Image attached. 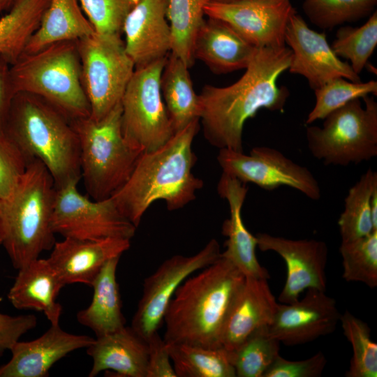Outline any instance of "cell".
<instances>
[{"instance_id": "obj_15", "label": "cell", "mask_w": 377, "mask_h": 377, "mask_svg": "<svg viewBox=\"0 0 377 377\" xmlns=\"http://www.w3.org/2000/svg\"><path fill=\"white\" fill-rule=\"evenodd\" d=\"M284 41L292 51L288 70L290 73L305 77L312 89L337 77L361 81L349 63L342 61L334 53L326 34L311 29L296 11L287 24Z\"/></svg>"}, {"instance_id": "obj_10", "label": "cell", "mask_w": 377, "mask_h": 377, "mask_svg": "<svg viewBox=\"0 0 377 377\" xmlns=\"http://www.w3.org/2000/svg\"><path fill=\"white\" fill-rule=\"evenodd\" d=\"M167 58L135 68L121 100L123 135L142 151L156 149L175 133L161 90Z\"/></svg>"}, {"instance_id": "obj_2", "label": "cell", "mask_w": 377, "mask_h": 377, "mask_svg": "<svg viewBox=\"0 0 377 377\" xmlns=\"http://www.w3.org/2000/svg\"><path fill=\"white\" fill-rule=\"evenodd\" d=\"M200 119L190 123L162 146L140 156L129 178L112 197L115 205L136 228L151 205L163 200L174 211L194 200L204 185L193 168L196 156L192 149Z\"/></svg>"}, {"instance_id": "obj_35", "label": "cell", "mask_w": 377, "mask_h": 377, "mask_svg": "<svg viewBox=\"0 0 377 377\" xmlns=\"http://www.w3.org/2000/svg\"><path fill=\"white\" fill-rule=\"evenodd\" d=\"M343 334L353 348L347 377L377 376V344L371 339L369 325L348 310L341 315Z\"/></svg>"}, {"instance_id": "obj_19", "label": "cell", "mask_w": 377, "mask_h": 377, "mask_svg": "<svg viewBox=\"0 0 377 377\" xmlns=\"http://www.w3.org/2000/svg\"><path fill=\"white\" fill-rule=\"evenodd\" d=\"M94 341L87 335L68 333L59 324L51 325L38 338L13 346L10 360L0 367V377H47L57 361Z\"/></svg>"}, {"instance_id": "obj_30", "label": "cell", "mask_w": 377, "mask_h": 377, "mask_svg": "<svg viewBox=\"0 0 377 377\" xmlns=\"http://www.w3.org/2000/svg\"><path fill=\"white\" fill-rule=\"evenodd\" d=\"M177 377H235L230 351L187 343L168 344Z\"/></svg>"}, {"instance_id": "obj_6", "label": "cell", "mask_w": 377, "mask_h": 377, "mask_svg": "<svg viewBox=\"0 0 377 377\" xmlns=\"http://www.w3.org/2000/svg\"><path fill=\"white\" fill-rule=\"evenodd\" d=\"M10 73L16 93L41 98L70 120L90 116L77 40L60 41L23 53L11 64Z\"/></svg>"}, {"instance_id": "obj_45", "label": "cell", "mask_w": 377, "mask_h": 377, "mask_svg": "<svg viewBox=\"0 0 377 377\" xmlns=\"http://www.w3.org/2000/svg\"><path fill=\"white\" fill-rule=\"evenodd\" d=\"M373 230L377 231V186L374 188L370 200Z\"/></svg>"}, {"instance_id": "obj_23", "label": "cell", "mask_w": 377, "mask_h": 377, "mask_svg": "<svg viewBox=\"0 0 377 377\" xmlns=\"http://www.w3.org/2000/svg\"><path fill=\"white\" fill-rule=\"evenodd\" d=\"M257 49L226 22L208 17L198 32L193 54L213 73L225 74L245 69Z\"/></svg>"}, {"instance_id": "obj_9", "label": "cell", "mask_w": 377, "mask_h": 377, "mask_svg": "<svg viewBox=\"0 0 377 377\" xmlns=\"http://www.w3.org/2000/svg\"><path fill=\"white\" fill-rule=\"evenodd\" d=\"M90 117L99 120L121 103L135 71L119 34L93 33L77 40Z\"/></svg>"}, {"instance_id": "obj_29", "label": "cell", "mask_w": 377, "mask_h": 377, "mask_svg": "<svg viewBox=\"0 0 377 377\" xmlns=\"http://www.w3.org/2000/svg\"><path fill=\"white\" fill-rule=\"evenodd\" d=\"M50 0H17L0 18V55L10 64L24 53Z\"/></svg>"}, {"instance_id": "obj_25", "label": "cell", "mask_w": 377, "mask_h": 377, "mask_svg": "<svg viewBox=\"0 0 377 377\" xmlns=\"http://www.w3.org/2000/svg\"><path fill=\"white\" fill-rule=\"evenodd\" d=\"M64 286L47 258H38L18 269L7 297L15 308L42 311L51 325H58L62 306L57 297Z\"/></svg>"}, {"instance_id": "obj_48", "label": "cell", "mask_w": 377, "mask_h": 377, "mask_svg": "<svg viewBox=\"0 0 377 377\" xmlns=\"http://www.w3.org/2000/svg\"><path fill=\"white\" fill-rule=\"evenodd\" d=\"M209 1H215V2H234V1H244V0H209Z\"/></svg>"}, {"instance_id": "obj_16", "label": "cell", "mask_w": 377, "mask_h": 377, "mask_svg": "<svg viewBox=\"0 0 377 377\" xmlns=\"http://www.w3.org/2000/svg\"><path fill=\"white\" fill-rule=\"evenodd\" d=\"M257 246L263 251H272L285 261L287 277L279 295V301L290 304L299 300L306 289L325 291L326 265L328 249L323 241L317 239H291L257 233Z\"/></svg>"}, {"instance_id": "obj_24", "label": "cell", "mask_w": 377, "mask_h": 377, "mask_svg": "<svg viewBox=\"0 0 377 377\" xmlns=\"http://www.w3.org/2000/svg\"><path fill=\"white\" fill-rule=\"evenodd\" d=\"M87 353L93 362L89 377L109 370L119 376L146 377L148 343L131 327L125 325L117 331L97 337L87 348Z\"/></svg>"}, {"instance_id": "obj_11", "label": "cell", "mask_w": 377, "mask_h": 377, "mask_svg": "<svg viewBox=\"0 0 377 377\" xmlns=\"http://www.w3.org/2000/svg\"><path fill=\"white\" fill-rule=\"evenodd\" d=\"M79 180L56 188L52 229L64 237L100 240L131 239L136 227L119 212L111 198L91 200L77 189Z\"/></svg>"}, {"instance_id": "obj_21", "label": "cell", "mask_w": 377, "mask_h": 377, "mask_svg": "<svg viewBox=\"0 0 377 377\" xmlns=\"http://www.w3.org/2000/svg\"><path fill=\"white\" fill-rule=\"evenodd\" d=\"M217 191L228 201L230 208V217L222 226V234L228 239L225 243L226 249L221 256L230 262L245 277L269 279L268 271L256 257V237L246 229L242 218L248 187L235 177L222 173Z\"/></svg>"}, {"instance_id": "obj_36", "label": "cell", "mask_w": 377, "mask_h": 377, "mask_svg": "<svg viewBox=\"0 0 377 377\" xmlns=\"http://www.w3.org/2000/svg\"><path fill=\"white\" fill-rule=\"evenodd\" d=\"M343 278L361 282L370 288L377 286V231L348 242H341Z\"/></svg>"}, {"instance_id": "obj_14", "label": "cell", "mask_w": 377, "mask_h": 377, "mask_svg": "<svg viewBox=\"0 0 377 377\" xmlns=\"http://www.w3.org/2000/svg\"><path fill=\"white\" fill-rule=\"evenodd\" d=\"M295 12L290 0L208 1L205 15L230 26L257 48L285 46L288 20Z\"/></svg>"}, {"instance_id": "obj_26", "label": "cell", "mask_w": 377, "mask_h": 377, "mask_svg": "<svg viewBox=\"0 0 377 377\" xmlns=\"http://www.w3.org/2000/svg\"><path fill=\"white\" fill-rule=\"evenodd\" d=\"M119 259L115 257L105 264L91 286L94 293L90 304L76 315L77 321L92 330L96 337L126 325L116 274Z\"/></svg>"}, {"instance_id": "obj_37", "label": "cell", "mask_w": 377, "mask_h": 377, "mask_svg": "<svg viewBox=\"0 0 377 377\" xmlns=\"http://www.w3.org/2000/svg\"><path fill=\"white\" fill-rule=\"evenodd\" d=\"M377 0H304L303 10L310 22L322 29L370 15Z\"/></svg>"}, {"instance_id": "obj_34", "label": "cell", "mask_w": 377, "mask_h": 377, "mask_svg": "<svg viewBox=\"0 0 377 377\" xmlns=\"http://www.w3.org/2000/svg\"><path fill=\"white\" fill-rule=\"evenodd\" d=\"M376 45L377 12L375 10L359 27L339 28L331 47L339 58L347 59L354 72L359 75L367 65Z\"/></svg>"}, {"instance_id": "obj_44", "label": "cell", "mask_w": 377, "mask_h": 377, "mask_svg": "<svg viewBox=\"0 0 377 377\" xmlns=\"http://www.w3.org/2000/svg\"><path fill=\"white\" fill-rule=\"evenodd\" d=\"M10 66L0 55V133L4 132L12 103L17 94L11 77Z\"/></svg>"}, {"instance_id": "obj_1", "label": "cell", "mask_w": 377, "mask_h": 377, "mask_svg": "<svg viewBox=\"0 0 377 377\" xmlns=\"http://www.w3.org/2000/svg\"><path fill=\"white\" fill-rule=\"evenodd\" d=\"M292 51L286 46L259 47L235 83L223 87L205 85L200 97V121L209 143L243 152L246 121L260 109L283 112L290 91L277 80L289 68Z\"/></svg>"}, {"instance_id": "obj_17", "label": "cell", "mask_w": 377, "mask_h": 377, "mask_svg": "<svg viewBox=\"0 0 377 377\" xmlns=\"http://www.w3.org/2000/svg\"><path fill=\"white\" fill-rule=\"evenodd\" d=\"M341 315L325 291L309 288L301 300L278 304L267 332L286 346L304 344L332 333Z\"/></svg>"}, {"instance_id": "obj_18", "label": "cell", "mask_w": 377, "mask_h": 377, "mask_svg": "<svg viewBox=\"0 0 377 377\" xmlns=\"http://www.w3.org/2000/svg\"><path fill=\"white\" fill-rule=\"evenodd\" d=\"M131 246V240L108 238L100 240L64 237L55 242L47 258L64 285L92 286L110 259L121 257Z\"/></svg>"}, {"instance_id": "obj_12", "label": "cell", "mask_w": 377, "mask_h": 377, "mask_svg": "<svg viewBox=\"0 0 377 377\" xmlns=\"http://www.w3.org/2000/svg\"><path fill=\"white\" fill-rule=\"evenodd\" d=\"M220 256L219 244L212 239L194 255H175L163 261L145 278L131 327L147 341L163 323L167 308L179 286Z\"/></svg>"}, {"instance_id": "obj_32", "label": "cell", "mask_w": 377, "mask_h": 377, "mask_svg": "<svg viewBox=\"0 0 377 377\" xmlns=\"http://www.w3.org/2000/svg\"><path fill=\"white\" fill-rule=\"evenodd\" d=\"M377 186V172L371 168L349 189L338 225L341 242L367 236L374 232L370 200Z\"/></svg>"}, {"instance_id": "obj_28", "label": "cell", "mask_w": 377, "mask_h": 377, "mask_svg": "<svg viewBox=\"0 0 377 377\" xmlns=\"http://www.w3.org/2000/svg\"><path fill=\"white\" fill-rule=\"evenodd\" d=\"M188 68L170 53L161 74V94L175 133L200 119V97L194 91Z\"/></svg>"}, {"instance_id": "obj_7", "label": "cell", "mask_w": 377, "mask_h": 377, "mask_svg": "<svg viewBox=\"0 0 377 377\" xmlns=\"http://www.w3.org/2000/svg\"><path fill=\"white\" fill-rule=\"evenodd\" d=\"M121 112V103L101 119L71 120L79 140L81 178L96 200L112 197L125 184L143 152L125 139Z\"/></svg>"}, {"instance_id": "obj_22", "label": "cell", "mask_w": 377, "mask_h": 377, "mask_svg": "<svg viewBox=\"0 0 377 377\" xmlns=\"http://www.w3.org/2000/svg\"><path fill=\"white\" fill-rule=\"evenodd\" d=\"M268 279L246 277L223 331L221 345L231 351L256 330L268 327L279 303Z\"/></svg>"}, {"instance_id": "obj_31", "label": "cell", "mask_w": 377, "mask_h": 377, "mask_svg": "<svg viewBox=\"0 0 377 377\" xmlns=\"http://www.w3.org/2000/svg\"><path fill=\"white\" fill-rule=\"evenodd\" d=\"M209 0H168L167 19L170 30V53L188 67L194 63L193 46L205 22V7Z\"/></svg>"}, {"instance_id": "obj_41", "label": "cell", "mask_w": 377, "mask_h": 377, "mask_svg": "<svg viewBox=\"0 0 377 377\" xmlns=\"http://www.w3.org/2000/svg\"><path fill=\"white\" fill-rule=\"evenodd\" d=\"M326 363V357L321 351L308 359L296 361L286 360L279 355L263 377H319Z\"/></svg>"}, {"instance_id": "obj_38", "label": "cell", "mask_w": 377, "mask_h": 377, "mask_svg": "<svg viewBox=\"0 0 377 377\" xmlns=\"http://www.w3.org/2000/svg\"><path fill=\"white\" fill-rule=\"evenodd\" d=\"M316 103L306 119L310 124L344 105L349 101L377 95V82H352L343 77L334 78L314 90Z\"/></svg>"}, {"instance_id": "obj_39", "label": "cell", "mask_w": 377, "mask_h": 377, "mask_svg": "<svg viewBox=\"0 0 377 377\" xmlns=\"http://www.w3.org/2000/svg\"><path fill=\"white\" fill-rule=\"evenodd\" d=\"M139 0H79L94 32L122 34L126 17Z\"/></svg>"}, {"instance_id": "obj_8", "label": "cell", "mask_w": 377, "mask_h": 377, "mask_svg": "<svg viewBox=\"0 0 377 377\" xmlns=\"http://www.w3.org/2000/svg\"><path fill=\"white\" fill-rule=\"evenodd\" d=\"M352 100L306 128L308 148L325 165L347 166L377 156V102L367 96Z\"/></svg>"}, {"instance_id": "obj_43", "label": "cell", "mask_w": 377, "mask_h": 377, "mask_svg": "<svg viewBox=\"0 0 377 377\" xmlns=\"http://www.w3.org/2000/svg\"><path fill=\"white\" fill-rule=\"evenodd\" d=\"M148 360L146 377H177L167 343L158 332L147 340Z\"/></svg>"}, {"instance_id": "obj_27", "label": "cell", "mask_w": 377, "mask_h": 377, "mask_svg": "<svg viewBox=\"0 0 377 377\" xmlns=\"http://www.w3.org/2000/svg\"><path fill=\"white\" fill-rule=\"evenodd\" d=\"M93 33L79 0H50L24 53L35 52L60 41L77 40Z\"/></svg>"}, {"instance_id": "obj_20", "label": "cell", "mask_w": 377, "mask_h": 377, "mask_svg": "<svg viewBox=\"0 0 377 377\" xmlns=\"http://www.w3.org/2000/svg\"><path fill=\"white\" fill-rule=\"evenodd\" d=\"M168 0H139L124 22L125 48L135 67L165 58L170 52Z\"/></svg>"}, {"instance_id": "obj_40", "label": "cell", "mask_w": 377, "mask_h": 377, "mask_svg": "<svg viewBox=\"0 0 377 377\" xmlns=\"http://www.w3.org/2000/svg\"><path fill=\"white\" fill-rule=\"evenodd\" d=\"M28 161L4 132L0 133V206L8 202L25 173Z\"/></svg>"}, {"instance_id": "obj_42", "label": "cell", "mask_w": 377, "mask_h": 377, "mask_svg": "<svg viewBox=\"0 0 377 377\" xmlns=\"http://www.w3.org/2000/svg\"><path fill=\"white\" fill-rule=\"evenodd\" d=\"M36 325L37 318L33 314L11 316L0 312V356Z\"/></svg>"}, {"instance_id": "obj_4", "label": "cell", "mask_w": 377, "mask_h": 377, "mask_svg": "<svg viewBox=\"0 0 377 377\" xmlns=\"http://www.w3.org/2000/svg\"><path fill=\"white\" fill-rule=\"evenodd\" d=\"M27 161L42 162L55 188L81 178L80 145L71 120L36 96L19 92L14 97L4 128Z\"/></svg>"}, {"instance_id": "obj_47", "label": "cell", "mask_w": 377, "mask_h": 377, "mask_svg": "<svg viewBox=\"0 0 377 377\" xmlns=\"http://www.w3.org/2000/svg\"><path fill=\"white\" fill-rule=\"evenodd\" d=\"M3 238H4V233H3L1 219L0 216V244H3Z\"/></svg>"}, {"instance_id": "obj_13", "label": "cell", "mask_w": 377, "mask_h": 377, "mask_svg": "<svg viewBox=\"0 0 377 377\" xmlns=\"http://www.w3.org/2000/svg\"><path fill=\"white\" fill-rule=\"evenodd\" d=\"M217 161L223 173L244 184L253 183L267 191L287 186L311 200L320 198V187L312 172L276 149L256 147L249 154H244L223 148L219 149Z\"/></svg>"}, {"instance_id": "obj_46", "label": "cell", "mask_w": 377, "mask_h": 377, "mask_svg": "<svg viewBox=\"0 0 377 377\" xmlns=\"http://www.w3.org/2000/svg\"><path fill=\"white\" fill-rule=\"evenodd\" d=\"M17 0H0V13L7 12Z\"/></svg>"}, {"instance_id": "obj_33", "label": "cell", "mask_w": 377, "mask_h": 377, "mask_svg": "<svg viewBox=\"0 0 377 377\" xmlns=\"http://www.w3.org/2000/svg\"><path fill=\"white\" fill-rule=\"evenodd\" d=\"M279 350L280 342L268 333L267 327L256 330L230 351L236 376L263 377Z\"/></svg>"}, {"instance_id": "obj_3", "label": "cell", "mask_w": 377, "mask_h": 377, "mask_svg": "<svg viewBox=\"0 0 377 377\" xmlns=\"http://www.w3.org/2000/svg\"><path fill=\"white\" fill-rule=\"evenodd\" d=\"M200 270L179 286L167 308L163 339L168 344L222 347L225 324L246 277L221 256Z\"/></svg>"}, {"instance_id": "obj_5", "label": "cell", "mask_w": 377, "mask_h": 377, "mask_svg": "<svg viewBox=\"0 0 377 377\" xmlns=\"http://www.w3.org/2000/svg\"><path fill=\"white\" fill-rule=\"evenodd\" d=\"M55 192L53 178L46 167L32 159L13 196L0 206L2 244L16 269L38 258L54 244L52 222Z\"/></svg>"}]
</instances>
